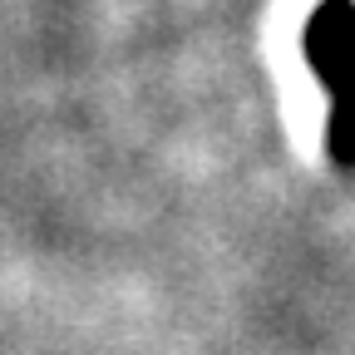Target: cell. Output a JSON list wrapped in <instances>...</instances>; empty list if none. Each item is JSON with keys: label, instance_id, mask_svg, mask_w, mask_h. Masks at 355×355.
<instances>
[{"label": "cell", "instance_id": "6da1fadb", "mask_svg": "<svg viewBox=\"0 0 355 355\" xmlns=\"http://www.w3.org/2000/svg\"><path fill=\"white\" fill-rule=\"evenodd\" d=\"M301 50L331 94L326 153L336 168H355V0H321L306 20Z\"/></svg>", "mask_w": 355, "mask_h": 355}]
</instances>
